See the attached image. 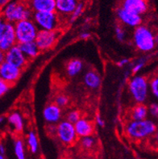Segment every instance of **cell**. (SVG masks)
Masks as SVG:
<instances>
[{
  "mask_svg": "<svg viewBox=\"0 0 158 159\" xmlns=\"http://www.w3.org/2000/svg\"><path fill=\"white\" fill-rule=\"evenodd\" d=\"M32 15L33 12L28 7L26 2L17 1L8 2L2 7L1 12V17L6 22L13 24L21 20H31Z\"/></svg>",
  "mask_w": 158,
  "mask_h": 159,
  "instance_id": "6da1fadb",
  "label": "cell"
},
{
  "mask_svg": "<svg viewBox=\"0 0 158 159\" xmlns=\"http://www.w3.org/2000/svg\"><path fill=\"white\" fill-rule=\"evenodd\" d=\"M133 44L139 51L143 52H151L156 46V37L149 27L140 24L136 27L132 36Z\"/></svg>",
  "mask_w": 158,
  "mask_h": 159,
  "instance_id": "7a4b0ae2",
  "label": "cell"
},
{
  "mask_svg": "<svg viewBox=\"0 0 158 159\" xmlns=\"http://www.w3.org/2000/svg\"><path fill=\"white\" fill-rule=\"evenodd\" d=\"M156 132V125L152 120H132L127 125L126 133L132 139L141 140L153 135Z\"/></svg>",
  "mask_w": 158,
  "mask_h": 159,
  "instance_id": "3957f363",
  "label": "cell"
},
{
  "mask_svg": "<svg viewBox=\"0 0 158 159\" xmlns=\"http://www.w3.org/2000/svg\"><path fill=\"white\" fill-rule=\"evenodd\" d=\"M148 83V79L143 75H136L128 82L129 93L137 104L146 102L149 92Z\"/></svg>",
  "mask_w": 158,
  "mask_h": 159,
  "instance_id": "277c9868",
  "label": "cell"
},
{
  "mask_svg": "<svg viewBox=\"0 0 158 159\" xmlns=\"http://www.w3.org/2000/svg\"><path fill=\"white\" fill-rule=\"evenodd\" d=\"M14 27L18 44L35 41L39 29L32 19L19 21L14 24Z\"/></svg>",
  "mask_w": 158,
  "mask_h": 159,
  "instance_id": "5b68a950",
  "label": "cell"
},
{
  "mask_svg": "<svg viewBox=\"0 0 158 159\" xmlns=\"http://www.w3.org/2000/svg\"><path fill=\"white\" fill-rule=\"evenodd\" d=\"M32 20L39 30L55 31L60 26L59 15L53 12H34Z\"/></svg>",
  "mask_w": 158,
  "mask_h": 159,
  "instance_id": "8992f818",
  "label": "cell"
},
{
  "mask_svg": "<svg viewBox=\"0 0 158 159\" xmlns=\"http://www.w3.org/2000/svg\"><path fill=\"white\" fill-rule=\"evenodd\" d=\"M56 135L61 142L65 145H72L78 138L74 125L66 120L60 121L56 125Z\"/></svg>",
  "mask_w": 158,
  "mask_h": 159,
  "instance_id": "52a82bcc",
  "label": "cell"
},
{
  "mask_svg": "<svg viewBox=\"0 0 158 159\" xmlns=\"http://www.w3.org/2000/svg\"><path fill=\"white\" fill-rule=\"evenodd\" d=\"M60 36V32L58 30L55 31H43L39 30L36 35L34 42L40 51H46L52 48L57 41Z\"/></svg>",
  "mask_w": 158,
  "mask_h": 159,
  "instance_id": "ba28073f",
  "label": "cell"
},
{
  "mask_svg": "<svg viewBox=\"0 0 158 159\" xmlns=\"http://www.w3.org/2000/svg\"><path fill=\"white\" fill-rule=\"evenodd\" d=\"M22 74V70L4 61L0 64V79L11 86L16 83Z\"/></svg>",
  "mask_w": 158,
  "mask_h": 159,
  "instance_id": "9c48e42d",
  "label": "cell"
},
{
  "mask_svg": "<svg viewBox=\"0 0 158 159\" xmlns=\"http://www.w3.org/2000/svg\"><path fill=\"white\" fill-rule=\"evenodd\" d=\"M28 61L20 48L18 44H16L5 52V61L21 70L26 66Z\"/></svg>",
  "mask_w": 158,
  "mask_h": 159,
  "instance_id": "30bf717a",
  "label": "cell"
},
{
  "mask_svg": "<svg viewBox=\"0 0 158 159\" xmlns=\"http://www.w3.org/2000/svg\"><path fill=\"white\" fill-rule=\"evenodd\" d=\"M116 16L120 24L127 27L136 28L142 24L143 20L141 16L127 11L121 7H119L116 10Z\"/></svg>",
  "mask_w": 158,
  "mask_h": 159,
  "instance_id": "8fae6325",
  "label": "cell"
},
{
  "mask_svg": "<svg viewBox=\"0 0 158 159\" xmlns=\"http://www.w3.org/2000/svg\"><path fill=\"white\" fill-rule=\"evenodd\" d=\"M120 7L141 16L148 11V4L147 0H121Z\"/></svg>",
  "mask_w": 158,
  "mask_h": 159,
  "instance_id": "7c38bea8",
  "label": "cell"
},
{
  "mask_svg": "<svg viewBox=\"0 0 158 159\" xmlns=\"http://www.w3.org/2000/svg\"><path fill=\"white\" fill-rule=\"evenodd\" d=\"M17 44L15 33L14 24L6 22L2 37L0 40V51L6 52Z\"/></svg>",
  "mask_w": 158,
  "mask_h": 159,
  "instance_id": "4fadbf2b",
  "label": "cell"
},
{
  "mask_svg": "<svg viewBox=\"0 0 158 159\" xmlns=\"http://www.w3.org/2000/svg\"><path fill=\"white\" fill-rule=\"evenodd\" d=\"M26 4L32 12H53L56 9L55 0H26Z\"/></svg>",
  "mask_w": 158,
  "mask_h": 159,
  "instance_id": "5bb4252c",
  "label": "cell"
},
{
  "mask_svg": "<svg viewBox=\"0 0 158 159\" xmlns=\"http://www.w3.org/2000/svg\"><path fill=\"white\" fill-rule=\"evenodd\" d=\"M43 116L44 120L48 125H56L61 121L62 116L61 108L55 103L48 104L43 111Z\"/></svg>",
  "mask_w": 158,
  "mask_h": 159,
  "instance_id": "9a60e30c",
  "label": "cell"
},
{
  "mask_svg": "<svg viewBox=\"0 0 158 159\" xmlns=\"http://www.w3.org/2000/svg\"><path fill=\"white\" fill-rule=\"evenodd\" d=\"M74 125L77 136L81 138L88 137V136H92V134L94 133V124L86 118L81 117Z\"/></svg>",
  "mask_w": 158,
  "mask_h": 159,
  "instance_id": "2e32d148",
  "label": "cell"
},
{
  "mask_svg": "<svg viewBox=\"0 0 158 159\" xmlns=\"http://www.w3.org/2000/svg\"><path fill=\"white\" fill-rule=\"evenodd\" d=\"M55 11L61 16H70L79 3V0H55Z\"/></svg>",
  "mask_w": 158,
  "mask_h": 159,
  "instance_id": "e0dca14e",
  "label": "cell"
},
{
  "mask_svg": "<svg viewBox=\"0 0 158 159\" xmlns=\"http://www.w3.org/2000/svg\"><path fill=\"white\" fill-rule=\"evenodd\" d=\"M8 125H10L12 130L16 133H21L24 127V118L20 112H11L7 118Z\"/></svg>",
  "mask_w": 158,
  "mask_h": 159,
  "instance_id": "ac0fdd59",
  "label": "cell"
},
{
  "mask_svg": "<svg viewBox=\"0 0 158 159\" xmlns=\"http://www.w3.org/2000/svg\"><path fill=\"white\" fill-rule=\"evenodd\" d=\"M84 83L87 87L93 90L98 89L101 85V77L98 73L94 70H89L85 74L83 78Z\"/></svg>",
  "mask_w": 158,
  "mask_h": 159,
  "instance_id": "d6986e66",
  "label": "cell"
},
{
  "mask_svg": "<svg viewBox=\"0 0 158 159\" xmlns=\"http://www.w3.org/2000/svg\"><path fill=\"white\" fill-rule=\"evenodd\" d=\"M19 46H20V48L21 49L22 52L24 53V56L26 57L28 60L35 58L39 54V52H40V50L37 48L36 43L34 41L24 43V44H19Z\"/></svg>",
  "mask_w": 158,
  "mask_h": 159,
  "instance_id": "ffe728a7",
  "label": "cell"
},
{
  "mask_svg": "<svg viewBox=\"0 0 158 159\" xmlns=\"http://www.w3.org/2000/svg\"><path fill=\"white\" fill-rule=\"evenodd\" d=\"M148 115V107L144 103H139L136 105L131 111V118L132 120H143L147 119Z\"/></svg>",
  "mask_w": 158,
  "mask_h": 159,
  "instance_id": "44dd1931",
  "label": "cell"
},
{
  "mask_svg": "<svg viewBox=\"0 0 158 159\" xmlns=\"http://www.w3.org/2000/svg\"><path fill=\"white\" fill-rule=\"evenodd\" d=\"M83 63L79 59H73L66 65V73L68 76L75 77L82 72Z\"/></svg>",
  "mask_w": 158,
  "mask_h": 159,
  "instance_id": "7402d4cb",
  "label": "cell"
},
{
  "mask_svg": "<svg viewBox=\"0 0 158 159\" xmlns=\"http://www.w3.org/2000/svg\"><path fill=\"white\" fill-rule=\"evenodd\" d=\"M14 151L16 159H26L25 150H24V144L22 139L17 138V139L15 140Z\"/></svg>",
  "mask_w": 158,
  "mask_h": 159,
  "instance_id": "603a6c76",
  "label": "cell"
},
{
  "mask_svg": "<svg viewBox=\"0 0 158 159\" xmlns=\"http://www.w3.org/2000/svg\"><path fill=\"white\" fill-rule=\"evenodd\" d=\"M27 139H28V145L29 149H30L31 152L33 153H36V152L38 151L39 143L38 139H37V137H36L35 132H29L28 134V137H27Z\"/></svg>",
  "mask_w": 158,
  "mask_h": 159,
  "instance_id": "cb8c5ba5",
  "label": "cell"
},
{
  "mask_svg": "<svg viewBox=\"0 0 158 159\" xmlns=\"http://www.w3.org/2000/svg\"><path fill=\"white\" fill-rule=\"evenodd\" d=\"M84 11V4L82 2H79L78 4V6L76 7V8L74 9V11L71 13V15L70 16V19H69V22L70 24H73L74 22H75L77 20H78L79 17L81 16V15L82 14V12Z\"/></svg>",
  "mask_w": 158,
  "mask_h": 159,
  "instance_id": "d4e9b609",
  "label": "cell"
},
{
  "mask_svg": "<svg viewBox=\"0 0 158 159\" xmlns=\"http://www.w3.org/2000/svg\"><path fill=\"white\" fill-rule=\"evenodd\" d=\"M115 34L116 39L119 41H120V42H123V41L126 40V30L124 29V28L121 24H117V25H115Z\"/></svg>",
  "mask_w": 158,
  "mask_h": 159,
  "instance_id": "484cf974",
  "label": "cell"
},
{
  "mask_svg": "<svg viewBox=\"0 0 158 159\" xmlns=\"http://www.w3.org/2000/svg\"><path fill=\"white\" fill-rule=\"evenodd\" d=\"M147 62V58L145 57H142L140 58L137 59L136 61L135 62V64L132 66V71L133 74H137L138 72H140L144 66H145Z\"/></svg>",
  "mask_w": 158,
  "mask_h": 159,
  "instance_id": "4316f807",
  "label": "cell"
},
{
  "mask_svg": "<svg viewBox=\"0 0 158 159\" xmlns=\"http://www.w3.org/2000/svg\"><path fill=\"white\" fill-rule=\"evenodd\" d=\"M95 139L93 136H88V137H82L81 139V145L85 149H91L95 145Z\"/></svg>",
  "mask_w": 158,
  "mask_h": 159,
  "instance_id": "83f0119b",
  "label": "cell"
},
{
  "mask_svg": "<svg viewBox=\"0 0 158 159\" xmlns=\"http://www.w3.org/2000/svg\"><path fill=\"white\" fill-rule=\"evenodd\" d=\"M81 118V113L78 111H71L67 114V116H66V120L69 121L70 123L74 124L76 123L77 121Z\"/></svg>",
  "mask_w": 158,
  "mask_h": 159,
  "instance_id": "f1b7e54d",
  "label": "cell"
},
{
  "mask_svg": "<svg viewBox=\"0 0 158 159\" xmlns=\"http://www.w3.org/2000/svg\"><path fill=\"white\" fill-rule=\"evenodd\" d=\"M149 84V88H150L151 91H152V95H154V97L157 98L158 97V78L157 77H154L150 80V83H148Z\"/></svg>",
  "mask_w": 158,
  "mask_h": 159,
  "instance_id": "f546056e",
  "label": "cell"
},
{
  "mask_svg": "<svg viewBox=\"0 0 158 159\" xmlns=\"http://www.w3.org/2000/svg\"><path fill=\"white\" fill-rule=\"evenodd\" d=\"M69 103V99L67 96L64 95H59L56 97L55 99V104L57 105L59 107H65L66 105L68 104Z\"/></svg>",
  "mask_w": 158,
  "mask_h": 159,
  "instance_id": "4dcf8cb0",
  "label": "cell"
},
{
  "mask_svg": "<svg viewBox=\"0 0 158 159\" xmlns=\"http://www.w3.org/2000/svg\"><path fill=\"white\" fill-rule=\"evenodd\" d=\"M10 87L11 86L8 83H7L2 79H0V97H2L6 93H7V91L10 89Z\"/></svg>",
  "mask_w": 158,
  "mask_h": 159,
  "instance_id": "1f68e13d",
  "label": "cell"
},
{
  "mask_svg": "<svg viewBox=\"0 0 158 159\" xmlns=\"http://www.w3.org/2000/svg\"><path fill=\"white\" fill-rule=\"evenodd\" d=\"M148 112L152 117L156 118L158 116V105L157 103H153L149 106V108H148Z\"/></svg>",
  "mask_w": 158,
  "mask_h": 159,
  "instance_id": "d6a6232c",
  "label": "cell"
},
{
  "mask_svg": "<svg viewBox=\"0 0 158 159\" xmlns=\"http://www.w3.org/2000/svg\"><path fill=\"white\" fill-rule=\"evenodd\" d=\"M95 121H96V124L98 127L103 128L105 126L104 119H102V117L99 114H97L96 116H95Z\"/></svg>",
  "mask_w": 158,
  "mask_h": 159,
  "instance_id": "836d02e7",
  "label": "cell"
},
{
  "mask_svg": "<svg viewBox=\"0 0 158 159\" xmlns=\"http://www.w3.org/2000/svg\"><path fill=\"white\" fill-rule=\"evenodd\" d=\"M5 25H6V21L2 17H0V40H1V39L2 37V35H3Z\"/></svg>",
  "mask_w": 158,
  "mask_h": 159,
  "instance_id": "e575fe53",
  "label": "cell"
},
{
  "mask_svg": "<svg viewBox=\"0 0 158 159\" xmlns=\"http://www.w3.org/2000/svg\"><path fill=\"white\" fill-rule=\"evenodd\" d=\"M128 63H129V59L123 58L117 62V66H118L119 67H124L126 65H128Z\"/></svg>",
  "mask_w": 158,
  "mask_h": 159,
  "instance_id": "d590c367",
  "label": "cell"
},
{
  "mask_svg": "<svg viewBox=\"0 0 158 159\" xmlns=\"http://www.w3.org/2000/svg\"><path fill=\"white\" fill-rule=\"evenodd\" d=\"M7 122V117H5L4 116H0V130L3 129V128L6 126Z\"/></svg>",
  "mask_w": 158,
  "mask_h": 159,
  "instance_id": "8d00e7d4",
  "label": "cell"
},
{
  "mask_svg": "<svg viewBox=\"0 0 158 159\" xmlns=\"http://www.w3.org/2000/svg\"><path fill=\"white\" fill-rule=\"evenodd\" d=\"M56 125H49L48 127V131L50 133H52L53 135H56Z\"/></svg>",
  "mask_w": 158,
  "mask_h": 159,
  "instance_id": "74e56055",
  "label": "cell"
},
{
  "mask_svg": "<svg viewBox=\"0 0 158 159\" xmlns=\"http://www.w3.org/2000/svg\"><path fill=\"white\" fill-rule=\"evenodd\" d=\"M90 36H91V35H90V32H83L82 33H81L80 37L81 39H82V40H88V39L90 37Z\"/></svg>",
  "mask_w": 158,
  "mask_h": 159,
  "instance_id": "f35d334b",
  "label": "cell"
},
{
  "mask_svg": "<svg viewBox=\"0 0 158 159\" xmlns=\"http://www.w3.org/2000/svg\"><path fill=\"white\" fill-rule=\"evenodd\" d=\"M5 152H6V148H5V145H4V144L0 143V154H2V155H4Z\"/></svg>",
  "mask_w": 158,
  "mask_h": 159,
  "instance_id": "ab89813d",
  "label": "cell"
},
{
  "mask_svg": "<svg viewBox=\"0 0 158 159\" xmlns=\"http://www.w3.org/2000/svg\"><path fill=\"white\" fill-rule=\"evenodd\" d=\"M5 61V52L0 51V64Z\"/></svg>",
  "mask_w": 158,
  "mask_h": 159,
  "instance_id": "60d3db41",
  "label": "cell"
},
{
  "mask_svg": "<svg viewBox=\"0 0 158 159\" xmlns=\"http://www.w3.org/2000/svg\"><path fill=\"white\" fill-rule=\"evenodd\" d=\"M9 2H10V0H0V7H3Z\"/></svg>",
  "mask_w": 158,
  "mask_h": 159,
  "instance_id": "b9f144b4",
  "label": "cell"
},
{
  "mask_svg": "<svg viewBox=\"0 0 158 159\" xmlns=\"http://www.w3.org/2000/svg\"><path fill=\"white\" fill-rule=\"evenodd\" d=\"M0 159H5L4 158V156L2 154H0Z\"/></svg>",
  "mask_w": 158,
  "mask_h": 159,
  "instance_id": "7bdbcfd3",
  "label": "cell"
}]
</instances>
